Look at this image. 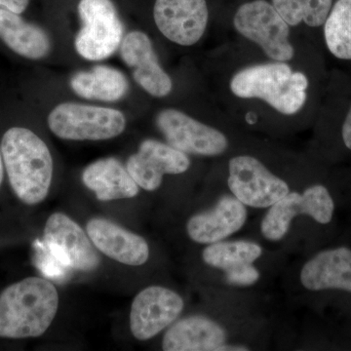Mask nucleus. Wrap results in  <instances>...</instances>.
Here are the masks:
<instances>
[{"label":"nucleus","mask_w":351,"mask_h":351,"mask_svg":"<svg viewBox=\"0 0 351 351\" xmlns=\"http://www.w3.org/2000/svg\"><path fill=\"white\" fill-rule=\"evenodd\" d=\"M59 294L54 284L29 277L0 294V338H38L56 316Z\"/></svg>","instance_id":"nucleus-1"},{"label":"nucleus","mask_w":351,"mask_h":351,"mask_svg":"<svg viewBox=\"0 0 351 351\" xmlns=\"http://www.w3.org/2000/svg\"><path fill=\"white\" fill-rule=\"evenodd\" d=\"M1 154L18 198L27 205L45 199L53 177V159L45 143L29 129L13 127L2 138Z\"/></svg>","instance_id":"nucleus-2"},{"label":"nucleus","mask_w":351,"mask_h":351,"mask_svg":"<svg viewBox=\"0 0 351 351\" xmlns=\"http://www.w3.org/2000/svg\"><path fill=\"white\" fill-rule=\"evenodd\" d=\"M230 90L242 99H261L277 112L295 114L306 101L308 80L284 62L255 64L235 73Z\"/></svg>","instance_id":"nucleus-3"},{"label":"nucleus","mask_w":351,"mask_h":351,"mask_svg":"<svg viewBox=\"0 0 351 351\" xmlns=\"http://www.w3.org/2000/svg\"><path fill=\"white\" fill-rule=\"evenodd\" d=\"M335 211L336 202L330 189L322 184H311L302 193L291 191L267 208L261 221V233L267 241H281L295 218L309 217L319 225L327 226L334 219Z\"/></svg>","instance_id":"nucleus-4"},{"label":"nucleus","mask_w":351,"mask_h":351,"mask_svg":"<svg viewBox=\"0 0 351 351\" xmlns=\"http://www.w3.org/2000/svg\"><path fill=\"white\" fill-rule=\"evenodd\" d=\"M50 130L57 137L71 141H103L125 130L123 113L110 108L64 103L48 117Z\"/></svg>","instance_id":"nucleus-5"},{"label":"nucleus","mask_w":351,"mask_h":351,"mask_svg":"<svg viewBox=\"0 0 351 351\" xmlns=\"http://www.w3.org/2000/svg\"><path fill=\"white\" fill-rule=\"evenodd\" d=\"M233 25L245 38L258 44L270 59L288 62L294 57L295 49L289 39L290 27L269 2L254 0L240 6Z\"/></svg>","instance_id":"nucleus-6"},{"label":"nucleus","mask_w":351,"mask_h":351,"mask_svg":"<svg viewBox=\"0 0 351 351\" xmlns=\"http://www.w3.org/2000/svg\"><path fill=\"white\" fill-rule=\"evenodd\" d=\"M82 27L76 36L78 54L89 61L112 56L123 40V25L112 0H80Z\"/></svg>","instance_id":"nucleus-7"},{"label":"nucleus","mask_w":351,"mask_h":351,"mask_svg":"<svg viewBox=\"0 0 351 351\" xmlns=\"http://www.w3.org/2000/svg\"><path fill=\"white\" fill-rule=\"evenodd\" d=\"M228 186L240 202L254 209H267L291 191L287 182L246 154L232 157L228 162Z\"/></svg>","instance_id":"nucleus-8"},{"label":"nucleus","mask_w":351,"mask_h":351,"mask_svg":"<svg viewBox=\"0 0 351 351\" xmlns=\"http://www.w3.org/2000/svg\"><path fill=\"white\" fill-rule=\"evenodd\" d=\"M156 125L168 144L186 154L218 156L228 149V140L223 132L175 108L161 110L156 117Z\"/></svg>","instance_id":"nucleus-9"},{"label":"nucleus","mask_w":351,"mask_h":351,"mask_svg":"<svg viewBox=\"0 0 351 351\" xmlns=\"http://www.w3.org/2000/svg\"><path fill=\"white\" fill-rule=\"evenodd\" d=\"M43 239L48 252L66 269L90 271L100 265V257L90 237L66 215H51Z\"/></svg>","instance_id":"nucleus-10"},{"label":"nucleus","mask_w":351,"mask_h":351,"mask_svg":"<svg viewBox=\"0 0 351 351\" xmlns=\"http://www.w3.org/2000/svg\"><path fill=\"white\" fill-rule=\"evenodd\" d=\"M184 307L181 295L171 289L157 285L144 289L132 302V334L140 341L154 338L176 322Z\"/></svg>","instance_id":"nucleus-11"},{"label":"nucleus","mask_w":351,"mask_h":351,"mask_svg":"<svg viewBox=\"0 0 351 351\" xmlns=\"http://www.w3.org/2000/svg\"><path fill=\"white\" fill-rule=\"evenodd\" d=\"M189 166L188 154L169 144L149 138L140 145L137 154L129 157L126 168L138 186L154 191L162 184L164 175L182 174Z\"/></svg>","instance_id":"nucleus-12"},{"label":"nucleus","mask_w":351,"mask_h":351,"mask_svg":"<svg viewBox=\"0 0 351 351\" xmlns=\"http://www.w3.org/2000/svg\"><path fill=\"white\" fill-rule=\"evenodd\" d=\"M165 351H247L250 348L232 343L226 328L203 315L189 316L171 325L163 337Z\"/></svg>","instance_id":"nucleus-13"},{"label":"nucleus","mask_w":351,"mask_h":351,"mask_svg":"<svg viewBox=\"0 0 351 351\" xmlns=\"http://www.w3.org/2000/svg\"><path fill=\"white\" fill-rule=\"evenodd\" d=\"M154 22L166 38L182 46L197 43L206 31V0H156Z\"/></svg>","instance_id":"nucleus-14"},{"label":"nucleus","mask_w":351,"mask_h":351,"mask_svg":"<svg viewBox=\"0 0 351 351\" xmlns=\"http://www.w3.org/2000/svg\"><path fill=\"white\" fill-rule=\"evenodd\" d=\"M248 210L230 195H223L213 207L193 215L186 223V233L195 243L209 245L223 241L243 228Z\"/></svg>","instance_id":"nucleus-15"},{"label":"nucleus","mask_w":351,"mask_h":351,"mask_svg":"<svg viewBox=\"0 0 351 351\" xmlns=\"http://www.w3.org/2000/svg\"><path fill=\"white\" fill-rule=\"evenodd\" d=\"M300 282L308 292L351 295V248L332 247L314 254L302 265Z\"/></svg>","instance_id":"nucleus-16"},{"label":"nucleus","mask_w":351,"mask_h":351,"mask_svg":"<svg viewBox=\"0 0 351 351\" xmlns=\"http://www.w3.org/2000/svg\"><path fill=\"white\" fill-rule=\"evenodd\" d=\"M120 55L133 71L135 82L145 92L156 98L168 96L173 89L170 76L158 63L152 40L143 32L126 34L120 45Z\"/></svg>","instance_id":"nucleus-17"},{"label":"nucleus","mask_w":351,"mask_h":351,"mask_svg":"<svg viewBox=\"0 0 351 351\" xmlns=\"http://www.w3.org/2000/svg\"><path fill=\"white\" fill-rule=\"evenodd\" d=\"M86 232L94 246L117 262L140 267L149 261V247L145 239L108 219H91Z\"/></svg>","instance_id":"nucleus-18"},{"label":"nucleus","mask_w":351,"mask_h":351,"mask_svg":"<svg viewBox=\"0 0 351 351\" xmlns=\"http://www.w3.org/2000/svg\"><path fill=\"white\" fill-rule=\"evenodd\" d=\"M83 184L94 191L101 201L133 198L138 193V186L117 159L95 161L85 168Z\"/></svg>","instance_id":"nucleus-19"},{"label":"nucleus","mask_w":351,"mask_h":351,"mask_svg":"<svg viewBox=\"0 0 351 351\" xmlns=\"http://www.w3.org/2000/svg\"><path fill=\"white\" fill-rule=\"evenodd\" d=\"M0 39L20 56L40 60L47 56L50 39L43 29L25 22L19 14L0 8Z\"/></svg>","instance_id":"nucleus-20"},{"label":"nucleus","mask_w":351,"mask_h":351,"mask_svg":"<svg viewBox=\"0 0 351 351\" xmlns=\"http://www.w3.org/2000/svg\"><path fill=\"white\" fill-rule=\"evenodd\" d=\"M71 89L87 100L115 101L125 96L129 89L126 76L119 69L96 66L88 71H80L71 80Z\"/></svg>","instance_id":"nucleus-21"},{"label":"nucleus","mask_w":351,"mask_h":351,"mask_svg":"<svg viewBox=\"0 0 351 351\" xmlns=\"http://www.w3.org/2000/svg\"><path fill=\"white\" fill-rule=\"evenodd\" d=\"M263 253V247L250 240L226 239L207 245L201 258L208 267L225 271L243 263H255Z\"/></svg>","instance_id":"nucleus-22"},{"label":"nucleus","mask_w":351,"mask_h":351,"mask_svg":"<svg viewBox=\"0 0 351 351\" xmlns=\"http://www.w3.org/2000/svg\"><path fill=\"white\" fill-rule=\"evenodd\" d=\"M323 25L330 52L338 59L351 61V0H338Z\"/></svg>","instance_id":"nucleus-23"},{"label":"nucleus","mask_w":351,"mask_h":351,"mask_svg":"<svg viewBox=\"0 0 351 351\" xmlns=\"http://www.w3.org/2000/svg\"><path fill=\"white\" fill-rule=\"evenodd\" d=\"M332 3V0H272V5L289 25L304 22L313 27L325 24Z\"/></svg>","instance_id":"nucleus-24"},{"label":"nucleus","mask_w":351,"mask_h":351,"mask_svg":"<svg viewBox=\"0 0 351 351\" xmlns=\"http://www.w3.org/2000/svg\"><path fill=\"white\" fill-rule=\"evenodd\" d=\"M223 272L226 283L237 287H250L261 278L260 270L254 263H243Z\"/></svg>","instance_id":"nucleus-25"},{"label":"nucleus","mask_w":351,"mask_h":351,"mask_svg":"<svg viewBox=\"0 0 351 351\" xmlns=\"http://www.w3.org/2000/svg\"><path fill=\"white\" fill-rule=\"evenodd\" d=\"M36 249V263L39 269L50 278H59L63 276L64 272L69 269L64 267L61 263L58 262L56 258L48 252L43 242L36 241L34 245Z\"/></svg>","instance_id":"nucleus-26"},{"label":"nucleus","mask_w":351,"mask_h":351,"mask_svg":"<svg viewBox=\"0 0 351 351\" xmlns=\"http://www.w3.org/2000/svg\"><path fill=\"white\" fill-rule=\"evenodd\" d=\"M29 5V0H0V8L11 12L22 14Z\"/></svg>","instance_id":"nucleus-27"},{"label":"nucleus","mask_w":351,"mask_h":351,"mask_svg":"<svg viewBox=\"0 0 351 351\" xmlns=\"http://www.w3.org/2000/svg\"><path fill=\"white\" fill-rule=\"evenodd\" d=\"M341 138L346 149L351 151V108L350 112L346 114L343 127H341Z\"/></svg>","instance_id":"nucleus-28"},{"label":"nucleus","mask_w":351,"mask_h":351,"mask_svg":"<svg viewBox=\"0 0 351 351\" xmlns=\"http://www.w3.org/2000/svg\"><path fill=\"white\" fill-rule=\"evenodd\" d=\"M3 158H2L1 152H0V186H1L2 180H3Z\"/></svg>","instance_id":"nucleus-29"}]
</instances>
